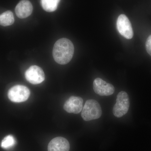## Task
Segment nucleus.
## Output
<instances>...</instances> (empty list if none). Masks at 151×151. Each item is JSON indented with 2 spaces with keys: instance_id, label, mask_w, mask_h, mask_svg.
Segmentation results:
<instances>
[{
  "instance_id": "6",
  "label": "nucleus",
  "mask_w": 151,
  "mask_h": 151,
  "mask_svg": "<svg viewBox=\"0 0 151 151\" xmlns=\"http://www.w3.org/2000/svg\"><path fill=\"white\" fill-rule=\"evenodd\" d=\"M26 79L29 83L33 84H40L45 79V75L43 70L37 65H32L25 71Z\"/></svg>"
},
{
  "instance_id": "14",
  "label": "nucleus",
  "mask_w": 151,
  "mask_h": 151,
  "mask_svg": "<svg viewBox=\"0 0 151 151\" xmlns=\"http://www.w3.org/2000/svg\"><path fill=\"white\" fill-rule=\"evenodd\" d=\"M146 48L148 53L151 56V35L149 37L146 41Z\"/></svg>"
},
{
  "instance_id": "2",
  "label": "nucleus",
  "mask_w": 151,
  "mask_h": 151,
  "mask_svg": "<svg viewBox=\"0 0 151 151\" xmlns=\"http://www.w3.org/2000/svg\"><path fill=\"white\" fill-rule=\"evenodd\" d=\"M102 114L101 106L97 101L92 99L87 100L81 112L82 119L86 122L99 119Z\"/></svg>"
},
{
  "instance_id": "10",
  "label": "nucleus",
  "mask_w": 151,
  "mask_h": 151,
  "mask_svg": "<svg viewBox=\"0 0 151 151\" xmlns=\"http://www.w3.org/2000/svg\"><path fill=\"white\" fill-rule=\"evenodd\" d=\"M15 11L17 16L19 18H25L32 13V4L28 0H22L16 6Z\"/></svg>"
},
{
  "instance_id": "1",
  "label": "nucleus",
  "mask_w": 151,
  "mask_h": 151,
  "mask_svg": "<svg viewBox=\"0 0 151 151\" xmlns=\"http://www.w3.org/2000/svg\"><path fill=\"white\" fill-rule=\"evenodd\" d=\"M74 52L72 42L68 39L63 38L55 43L52 55L55 62L61 65H65L72 59Z\"/></svg>"
},
{
  "instance_id": "8",
  "label": "nucleus",
  "mask_w": 151,
  "mask_h": 151,
  "mask_svg": "<svg viewBox=\"0 0 151 151\" xmlns=\"http://www.w3.org/2000/svg\"><path fill=\"white\" fill-rule=\"evenodd\" d=\"M83 100L81 97L71 96L64 103L63 108L68 113L78 114L83 109Z\"/></svg>"
},
{
  "instance_id": "5",
  "label": "nucleus",
  "mask_w": 151,
  "mask_h": 151,
  "mask_svg": "<svg viewBox=\"0 0 151 151\" xmlns=\"http://www.w3.org/2000/svg\"><path fill=\"white\" fill-rule=\"evenodd\" d=\"M117 28L119 33L127 39H131L134 36L133 29L129 20L125 15L121 14L117 21Z\"/></svg>"
},
{
  "instance_id": "13",
  "label": "nucleus",
  "mask_w": 151,
  "mask_h": 151,
  "mask_svg": "<svg viewBox=\"0 0 151 151\" xmlns=\"http://www.w3.org/2000/svg\"><path fill=\"white\" fill-rule=\"evenodd\" d=\"M15 139L12 135H9L3 139L1 142V146L4 149H9L13 147L15 145Z\"/></svg>"
},
{
  "instance_id": "4",
  "label": "nucleus",
  "mask_w": 151,
  "mask_h": 151,
  "mask_svg": "<svg viewBox=\"0 0 151 151\" xmlns=\"http://www.w3.org/2000/svg\"><path fill=\"white\" fill-rule=\"evenodd\" d=\"M30 94V92L27 87L24 85H17L9 90L8 96L12 102L21 103L27 100Z\"/></svg>"
},
{
  "instance_id": "7",
  "label": "nucleus",
  "mask_w": 151,
  "mask_h": 151,
  "mask_svg": "<svg viewBox=\"0 0 151 151\" xmlns=\"http://www.w3.org/2000/svg\"><path fill=\"white\" fill-rule=\"evenodd\" d=\"M93 89L96 94L101 96H109L115 92V88L112 84L107 83L100 78L94 79Z\"/></svg>"
},
{
  "instance_id": "12",
  "label": "nucleus",
  "mask_w": 151,
  "mask_h": 151,
  "mask_svg": "<svg viewBox=\"0 0 151 151\" xmlns=\"http://www.w3.org/2000/svg\"><path fill=\"white\" fill-rule=\"evenodd\" d=\"M60 0H41V4L45 11L49 12H54L57 9Z\"/></svg>"
},
{
  "instance_id": "9",
  "label": "nucleus",
  "mask_w": 151,
  "mask_h": 151,
  "mask_svg": "<svg viewBox=\"0 0 151 151\" xmlns=\"http://www.w3.org/2000/svg\"><path fill=\"white\" fill-rule=\"evenodd\" d=\"M70 144L68 141L62 137L55 138L49 143L48 151H69Z\"/></svg>"
},
{
  "instance_id": "3",
  "label": "nucleus",
  "mask_w": 151,
  "mask_h": 151,
  "mask_svg": "<svg viewBox=\"0 0 151 151\" xmlns=\"http://www.w3.org/2000/svg\"><path fill=\"white\" fill-rule=\"evenodd\" d=\"M130 106V100L127 92L121 91L117 95L116 102L113 108V115L117 118H121L127 114Z\"/></svg>"
},
{
  "instance_id": "11",
  "label": "nucleus",
  "mask_w": 151,
  "mask_h": 151,
  "mask_svg": "<svg viewBox=\"0 0 151 151\" xmlns=\"http://www.w3.org/2000/svg\"><path fill=\"white\" fill-rule=\"evenodd\" d=\"M14 22L13 14L11 11H7L0 14V25L8 26L13 24Z\"/></svg>"
}]
</instances>
